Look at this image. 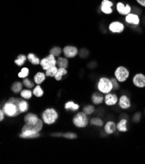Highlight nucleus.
<instances>
[{
    "label": "nucleus",
    "instance_id": "2",
    "mask_svg": "<svg viewBox=\"0 0 145 164\" xmlns=\"http://www.w3.org/2000/svg\"><path fill=\"white\" fill-rule=\"evenodd\" d=\"M24 122L25 124L22 129V133L25 135L37 134L43 129L44 122L35 114H27L24 116Z\"/></svg>",
    "mask_w": 145,
    "mask_h": 164
},
{
    "label": "nucleus",
    "instance_id": "14",
    "mask_svg": "<svg viewBox=\"0 0 145 164\" xmlns=\"http://www.w3.org/2000/svg\"><path fill=\"white\" fill-rule=\"evenodd\" d=\"M126 21L131 25H138L140 22V19L138 15L133 13H129L125 18Z\"/></svg>",
    "mask_w": 145,
    "mask_h": 164
},
{
    "label": "nucleus",
    "instance_id": "7",
    "mask_svg": "<svg viewBox=\"0 0 145 164\" xmlns=\"http://www.w3.org/2000/svg\"><path fill=\"white\" fill-rule=\"evenodd\" d=\"M40 64L43 70L46 71L49 68L55 66L57 64V60H55V57L50 54L46 58L42 59Z\"/></svg>",
    "mask_w": 145,
    "mask_h": 164
},
{
    "label": "nucleus",
    "instance_id": "35",
    "mask_svg": "<svg viewBox=\"0 0 145 164\" xmlns=\"http://www.w3.org/2000/svg\"><path fill=\"white\" fill-rule=\"evenodd\" d=\"M63 137H64V138L68 139H74L77 138L78 136L74 133L68 132V133H64V134H63Z\"/></svg>",
    "mask_w": 145,
    "mask_h": 164
},
{
    "label": "nucleus",
    "instance_id": "13",
    "mask_svg": "<svg viewBox=\"0 0 145 164\" xmlns=\"http://www.w3.org/2000/svg\"><path fill=\"white\" fill-rule=\"evenodd\" d=\"M119 107L123 109H128L130 108L131 107V101L129 98L126 96V95H123L120 99L119 101Z\"/></svg>",
    "mask_w": 145,
    "mask_h": 164
},
{
    "label": "nucleus",
    "instance_id": "34",
    "mask_svg": "<svg viewBox=\"0 0 145 164\" xmlns=\"http://www.w3.org/2000/svg\"><path fill=\"white\" fill-rule=\"evenodd\" d=\"M20 138L22 139H36V138H39V137L40 136V134L39 133H37V134L35 135H25L24 134H22V133H20Z\"/></svg>",
    "mask_w": 145,
    "mask_h": 164
},
{
    "label": "nucleus",
    "instance_id": "24",
    "mask_svg": "<svg viewBox=\"0 0 145 164\" xmlns=\"http://www.w3.org/2000/svg\"><path fill=\"white\" fill-rule=\"evenodd\" d=\"M23 85L20 82H15L11 87V90L14 94H18L22 90Z\"/></svg>",
    "mask_w": 145,
    "mask_h": 164
},
{
    "label": "nucleus",
    "instance_id": "20",
    "mask_svg": "<svg viewBox=\"0 0 145 164\" xmlns=\"http://www.w3.org/2000/svg\"><path fill=\"white\" fill-rule=\"evenodd\" d=\"M57 64L59 67L67 69L68 66V61L67 58H63V57H59L57 60Z\"/></svg>",
    "mask_w": 145,
    "mask_h": 164
},
{
    "label": "nucleus",
    "instance_id": "12",
    "mask_svg": "<svg viewBox=\"0 0 145 164\" xmlns=\"http://www.w3.org/2000/svg\"><path fill=\"white\" fill-rule=\"evenodd\" d=\"M113 5V3L109 0H103L101 5V10L105 14H111L113 12V9H111Z\"/></svg>",
    "mask_w": 145,
    "mask_h": 164
},
{
    "label": "nucleus",
    "instance_id": "9",
    "mask_svg": "<svg viewBox=\"0 0 145 164\" xmlns=\"http://www.w3.org/2000/svg\"><path fill=\"white\" fill-rule=\"evenodd\" d=\"M133 83L138 88L145 87V75L143 73H137L133 78Z\"/></svg>",
    "mask_w": 145,
    "mask_h": 164
},
{
    "label": "nucleus",
    "instance_id": "11",
    "mask_svg": "<svg viewBox=\"0 0 145 164\" xmlns=\"http://www.w3.org/2000/svg\"><path fill=\"white\" fill-rule=\"evenodd\" d=\"M105 104L108 106H113L117 104L118 102V97L115 94L109 93L107 94L104 98Z\"/></svg>",
    "mask_w": 145,
    "mask_h": 164
},
{
    "label": "nucleus",
    "instance_id": "30",
    "mask_svg": "<svg viewBox=\"0 0 145 164\" xmlns=\"http://www.w3.org/2000/svg\"><path fill=\"white\" fill-rule=\"evenodd\" d=\"M94 110H95L94 107L91 105H86L85 107H84L83 109V112L85 113L87 115H90V114H92L94 112Z\"/></svg>",
    "mask_w": 145,
    "mask_h": 164
},
{
    "label": "nucleus",
    "instance_id": "32",
    "mask_svg": "<svg viewBox=\"0 0 145 164\" xmlns=\"http://www.w3.org/2000/svg\"><path fill=\"white\" fill-rule=\"evenodd\" d=\"M29 69L28 67H23L21 71L18 73V77L22 79H25L29 75Z\"/></svg>",
    "mask_w": 145,
    "mask_h": 164
},
{
    "label": "nucleus",
    "instance_id": "17",
    "mask_svg": "<svg viewBox=\"0 0 145 164\" xmlns=\"http://www.w3.org/2000/svg\"><path fill=\"white\" fill-rule=\"evenodd\" d=\"M92 101L95 105L101 104L104 101V97L103 95L100 93H94L92 96Z\"/></svg>",
    "mask_w": 145,
    "mask_h": 164
},
{
    "label": "nucleus",
    "instance_id": "28",
    "mask_svg": "<svg viewBox=\"0 0 145 164\" xmlns=\"http://www.w3.org/2000/svg\"><path fill=\"white\" fill-rule=\"evenodd\" d=\"M33 93L34 96H35L37 97H40L43 96L44 91L42 89V88L39 85H38L37 86L34 88L33 90Z\"/></svg>",
    "mask_w": 145,
    "mask_h": 164
},
{
    "label": "nucleus",
    "instance_id": "26",
    "mask_svg": "<svg viewBox=\"0 0 145 164\" xmlns=\"http://www.w3.org/2000/svg\"><path fill=\"white\" fill-rule=\"evenodd\" d=\"M33 93L30 90H22L20 92V96L22 98H24V100H30L31 98L32 95Z\"/></svg>",
    "mask_w": 145,
    "mask_h": 164
},
{
    "label": "nucleus",
    "instance_id": "16",
    "mask_svg": "<svg viewBox=\"0 0 145 164\" xmlns=\"http://www.w3.org/2000/svg\"><path fill=\"white\" fill-rule=\"evenodd\" d=\"M105 132L107 134H113V133L115 132L117 129V125L113 121H109L107 122L104 126Z\"/></svg>",
    "mask_w": 145,
    "mask_h": 164
},
{
    "label": "nucleus",
    "instance_id": "29",
    "mask_svg": "<svg viewBox=\"0 0 145 164\" xmlns=\"http://www.w3.org/2000/svg\"><path fill=\"white\" fill-rule=\"evenodd\" d=\"M90 123L91 125H96V126L98 127H101L104 125V122L100 118H93L90 120Z\"/></svg>",
    "mask_w": 145,
    "mask_h": 164
},
{
    "label": "nucleus",
    "instance_id": "22",
    "mask_svg": "<svg viewBox=\"0 0 145 164\" xmlns=\"http://www.w3.org/2000/svg\"><path fill=\"white\" fill-rule=\"evenodd\" d=\"M79 108L78 104H75L73 101H68L64 104V109L66 110H71L72 111L78 110Z\"/></svg>",
    "mask_w": 145,
    "mask_h": 164
},
{
    "label": "nucleus",
    "instance_id": "6",
    "mask_svg": "<svg viewBox=\"0 0 145 164\" xmlns=\"http://www.w3.org/2000/svg\"><path fill=\"white\" fill-rule=\"evenodd\" d=\"M129 72L126 67L120 66L114 71V77L120 82H124L129 78Z\"/></svg>",
    "mask_w": 145,
    "mask_h": 164
},
{
    "label": "nucleus",
    "instance_id": "33",
    "mask_svg": "<svg viewBox=\"0 0 145 164\" xmlns=\"http://www.w3.org/2000/svg\"><path fill=\"white\" fill-rule=\"evenodd\" d=\"M23 85L29 89L32 88H33L34 86H35L34 83L31 81V80L29 79H26V78H25L24 80H23Z\"/></svg>",
    "mask_w": 145,
    "mask_h": 164
},
{
    "label": "nucleus",
    "instance_id": "3",
    "mask_svg": "<svg viewBox=\"0 0 145 164\" xmlns=\"http://www.w3.org/2000/svg\"><path fill=\"white\" fill-rule=\"evenodd\" d=\"M58 113L57 110L53 108L46 109L42 114V119L43 122L48 125H51L55 123L58 119Z\"/></svg>",
    "mask_w": 145,
    "mask_h": 164
},
{
    "label": "nucleus",
    "instance_id": "5",
    "mask_svg": "<svg viewBox=\"0 0 145 164\" xmlns=\"http://www.w3.org/2000/svg\"><path fill=\"white\" fill-rule=\"evenodd\" d=\"M89 123L88 117L87 114L83 112L78 113L77 114H75L73 119V124L76 127L79 128H85Z\"/></svg>",
    "mask_w": 145,
    "mask_h": 164
},
{
    "label": "nucleus",
    "instance_id": "23",
    "mask_svg": "<svg viewBox=\"0 0 145 164\" xmlns=\"http://www.w3.org/2000/svg\"><path fill=\"white\" fill-rule=\"evenodd\" d=\"M28 60L30 63H31L33 65H35V66L39 65L40 63V60L39 58L35 54H33V53H29L28 55Z\"/></svg>",
    "mask_w": 145,
    "mask_h": 164
},
{
    "label": "nucleus",
    "instance_id": "36",
    "mask_svg": "<svg viewBox=\"0 0 145 164\" xmlns=\"http://www.w3.org/2000/svg\"><path fill=\"white\" fill-rule=\"evenodd\" d=\"M111 82H112V84H113V90H117L119 88V81H117V79L115 78H113V79H111Z\"/></svg>",
    "mask_w": 145,
    "mask_h": 164
},
{
    "label": "nucleus",
    "instance_id": "37",
    "mask_svg": "<svg viewBox=\"0 0 145 164\" xmlns=\"http://www.w3.org/2000/svg\"><path fill=\"white\" fill-rule=\"evenodd\" d=\"M141 118V114L140 113H135L133 117V121L134 122H139Z\"/></svg>",
    "mask_w": 145,
    "mask_h": 164
},
{
    "label": "nucleus",
    "instance_id": "18",
    "mask_svg": "<svg viewBox=\"0 0 145 164\" xmlns=\"http://www.w3.org/2000/svg\"><path fill=\"white\" fill-rule=\"evenodd\" d=\"M117 129L120 132H126L128 131L127 128V120L122 119L117 124Z\"/></svg>",
    "mask_w": 145,
    "mask_h": 164
},
{
    "label": "nucleus",
    "instance_id": "25",
    "mask_svg": "<svg viewBox=\"0 0 145 164\" xmlns=\"http://www.w3.org/2000/svg\"><path fill=\"white\" fill-rule=\"evenodd\" d=\"M27 58H28V57H26L25 55L20 54L18 56L16 60H14V63H16L18 66H22L25 63Z\"/></svg>",
    "mask_w": 145,
    "mask_h": 164
},
{
    "label": "nucleus",
    "instance_id": "15",
    "mask_svg": "<svg viewBox=\"0 0 145 164\" xmlns=\"http://www.w3.org/2000/svg\"><path fill=\"white\" fill-rule=\"evenodd\" d=\"M117 9L120 14L127 15L131 12V7L129 5H124L123 3L119 2L117 5Z\"/></svg>",
    "mask_w": 145,
    "mask_h": 164
},
{
    "label": "nucleus",
    "instance_id": "4",
    "mask_svg": "<svg viewBox=\"0 0 145 164\" xmlns=\"http://www.w3.org/2000/svg\"><path fill=\"white\" fill-rule=\"evenodd\" d=\"M97 87L99 91L104 94H109L113 90L111 80L106 77H102L99 79Z\"/></svg>",
    "mask_w": 145,
    "mask_h": 164
},
{
    "label": "nucleus",
    "instance_id": "31",
    "mask_svg": "<svg viewBox=\"0 0 145 164\" xmlns=\"http://www.w3.org/2000/svg\"><path fill=\"white\" fill-rule=\"evenodd\" d=\"M62 51H63L61 48H60L59 47H55L51 49L50 51H49V53H50L51 54L54 56L55 57H58L61 54Z\"/></svg>",
    "mask_w": 145,
    "mask_h": 164
},
{
    "label": "nucleus",
    "instance_id": "10",
    "mask_svg": "<svg viewBox=\"0 0 145 164\" xmlns=\"http://www.w3.org/2000/svg\"><path fill=\"white\" fill-rule=\"evenodd\" d=\"M109 29L110 31L112 32L113 33H119L124 31V26L123 23L118 21H114L112 23H111L109 26Z\"/></svg>",
    "mask_w": 145,
    "mask_h": 164
},
{
    "label": "nucleus",
    "instance_id": "19",
    "mask_svg": "<svg viewBox=\"0 0 145 164\" xmlns=\"http://www.w3.org/2000/svg\"><path fill=\"white\" fill-rule=\"evenodd\" d=\"M46 74L42 72H39L35 76H34V81L37 85H40L43 83L46 79Z\"/></svg>",
    "mask_w": 145,
    "mask_h": 164
},
{
    "label": "nucleus",
    "instance_id": "1",
    "mask_svg": "<svg viewBox=\"0 0 145 164\" xmlns=\"http://www.w3.org/2000/svg\"><path fill=\"white\" fill-rule=\"evenodd\" d=\"M6 116L16 117L19 114L27 112L29 109V104L24 99L10 97L1 109Z\"/></svg>",
    "mask_w": 145,
    "mask_h": 164
},
{
    "label": "nucleus",
    "instance_id": "8",
    "mask_svg": "<svg viewBox=\"0 0 145 164\" xmlns=\"http://www.w3.org/2000/svg\"><path fill=\"white\" fill-rule=\"evenodd\" d=\"M63 54L67 58H72L78 54V49L74 46H66L63 48Z\"/></svg>",
    "mask_w": 145,
    "mask_h": 164
},
{
    "label": "nucleus",
    "instance_id": "40",
    "mask_svg": "<svg viewBox=\"0 0 145 164\" xmlns=\"http://www.w3.org/2000/svg\"><path fill=\"white\" fill-rule=\"evenodd\" d=\"M52 135L55 137H61L63 136V134H61V133H54V134H52Z\"/></svg>",
    "mask_w": 145,
    "mask_h": 164
},
{
    "label": "nucleus",
    "instance_id": "27",
    "mask_svg": "<svg viewBox=\"0 0 145 164\" xmlns=\"http://www.w3.org/2000/svg\"><path fill=\"white\" fill-rule=\"evenodd\" d=\"M57 71H58V68H57L55 66L52 67L48 69L47 70H46V75L47 76V77H55Z\"/></svg>",
    "mask_w": 145,
    "mask_h": 164
},
{
    "label": "nucleus",
    "instance_id": "38",
    "mask_svg": "<svg viewBox=\"0 0 145 164\" xmlns=\"http://www.w3.org/2000/svg\"><path fill=\"white\" fill-rule=\"evenodd\" d=\"M5 114L4 112L3 111V110L2 109L0 110V120L3 121V120L5 119Z\"/></svg>",
    "mask_w": 145,
    "mask_h": 164
},
{
    "label": "nucleus",
    "instance_id": "21",
    "mask_svg": "<svg viewBox=\"0 0 145 164\" xmlns=\"http://www.w3.org/2000/svg\"><path fill=\"white\" fill-rule=\"evenodd\" d=\"M67 74V70L64 68H58V71H57V73L55 76V79L57 81H61V79L64 75H66Z\"/></svg>",
    "mask_w": 145,
    "mask_h": 164
},
{
    "label": "nucleus",
    "instance_id": "39",
    "mask_svg": "<svg viewBox=\"0 0 145 164\" xmlns=\"http://www.w3.org/2000/svg\"><path fill=\"white\" fill-rule=\"evenodd\" d=\"M137 3L140 4L141 6L145 7V0H136Z\"/></svg>",
    "mask_w": 145,
    "mask_h": 164
}]
</instances>
